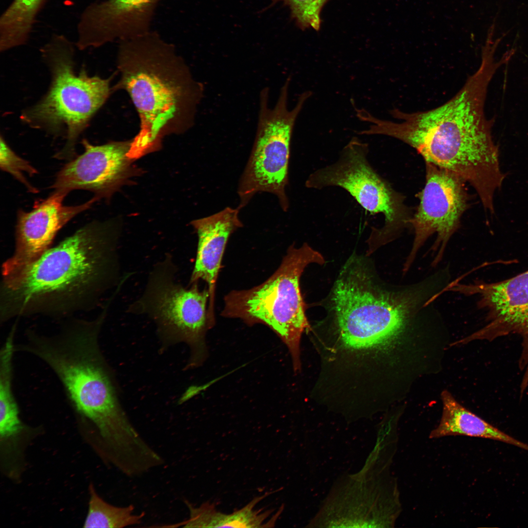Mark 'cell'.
I'll return each instance as SVG.
<instances>
[{
  "mask_svg": "<svg viewBox=\"0 0 528 528\" xmlns=\"http://www.w3.org/2000/svg\"><path fill=\"white\" fill-rule=\"evenodd\" d=\"M490 79L478 69L455 95L438 107L413 112L392 110L391 114L398 121L368 113L364 120L371 124L361 133L392 137L410 146L425 162L448 170L469 184L484 209L492 211L494 194L506 176L484 113Z\"/></svg>",
  "mask_w": 528,
  "mask_h": 528,
  "instance_id": "obj_1",
  "label": "cell"
},
{
  "mask_svg": "<svg viewBox=\"0 0 528 528\" xmlns=\"http://www.w3.org/2000/svg\"><path fill=\"white\" fill-rule=\"evenodd\" d=\"M114 230L93 221L18 273L2 278L0 322L44 316L65 319L96 307L116 279Z\"/></svg>",
  "mask_w": 528,
  "mask_h": 528,
  "instance_id": "obj_2",
  "label": "cell"
},
{
  "mask_svg": "<svg viewBox=\"0 0 528 528\" xmlns=\"http://www.w3.org/2000/svg\"><path fill=\"white\" fill-rule=\"evenodd\" d=\"M108 307L93 320L64 319L51 335L27 329L24 341L15 343L14 350L45 363L62 384L78 419L97 431L103 452L126 461L138 455L146 441L121 407L112 373L100 349L99 334Z\"/></svg>",
  "mask_w": 528,
  "mask_h": 528,
  "instance_id": "obj_3",
  "label": "cell"
},
{
  "mask_svg": "<svg viewBox=\"0 0 528 528\" xmlns=\"http://www.w3.org/2000/svg\"><path fill=\"white\" fill-rule=\"evenodd\" d=\"M119 42V79L112 90L128 93L140 120L139 131L131 142V159L157 146L164 135L191 128L204 88L175 47L156 33Z\"/></svg>",
  "mask_w": 528,
  "mask_h": 528,
  "instance_id": "obj_4",
  "label": "cell"
},
{
  "mask_svg": "<svg viewBox=\"0 0 528 528\" xmlns=\"http://www.w3.org/2000/svg\"><path fill=\"white\" fill-rule=\"evenodd\" d=\"M368 257L353 254L342 267L327 298L325 319L344 348L364 353L396 345L430 300L424 293L426 283L389 288Z\"/></svg>",
  "mask_w": 528,
  "mask_h": 528,
  "instance_id": "obj_5",
  "label": "cell"
},
{
  "mask_svg": "<svg viewBox=\"0 0 528 528\" xmlns=\"http://www.w3.org/2000/svg\"><path fill=\"white\" fill-rule=\"evenodd\" d=\"M41 52L51 73V84L43 98L21 117L32 128L54 135L66 134V144L54 157L70 160L75 156L78 137L112 91L110 78L90 76L84 67L76 74L74 48L63 35L54 36Z\"/></svg>",
  "mask_w": 528,
  "mask_h": 528,
  "instance_id": "obj_6",
  "label": "cell"
},
{
  "mask_svg": "<svg viewBox=\"0 0 528 528\" xmlns=\"http://www.w3.org/2000/svg\"><path fill=\"white\" fill-rule=\"evenodd\" d=\"M323 264V256L306 242L288 248L278 269L261 284L233 290L224 298L221 315L252 326L263 324L272 330L286 346L295 371L301 368L300 341L310 329L306 315L300 280L311 264Z\"/></svg>",
  "mask_w": 528,
  "mask_h": 528,
  "instance_id": "obj_7",
  "label": "cell"
},
{
  "mask_svg": "<svg viewBox=\"0 0 528 528\" xmlns=\"http://www.w3.org/2000/svg\"><path fill=\"white\" fill-rule=\"evenodd\" d=\"M291 77L282 86L274 106H269V89L260 93L257 130L250 155L240 179L238 194V208L244 207L257 193L276 196L284 211L289 202L286 193L288 184L290 144L296 119L304 104L312 95L311 91L300 94L295 106L288 107Z\"/></svg>",
  "mask_w": 528,
  "mask_h": 528,
  "instance_id": "obj_8",
  "label": "cell"
},
{
  "mask_svg": "<svg viewBox=\"0 0 528 528\" xmlns=\"http://www.w3.org/2000/svg\"><path fill=\"white\" fill-rule=\"evenodd\" d=\"M369 145L356 137L342 149L336 161L311 173L305 182L309 189L340 187L349 193L371 215L380 214L384 222L372 227L366 254L396 239L409 225L412 216L403 196L374 169L368 159Z\"/></svg>",
  "mask_w": 528,
  "mask_h": 528,
  "instance_id": "obj_9",
  "label": "cell"
},
{
  "mask_svg": "<svg viewBox=\"0 0 528 528\" xmlns=\"http://www.w3.org/2000/svg\"><path fill=\"white\" fill-rule=\"evenodd\" d=\"M176 269L168 255L154 266L144 293L129 311L146 314L156 323L161 338L170 343L183 342L191 348L189 365L197 367L207 357L205 337L212 328L208 317L209 293L198 282L184 287L175 280Z\"/></svg>",
  "mask_w": 528,
  "mask_h": 528,
  "instance_id": "obj_10",
  "label": "cell"
},
{
  "mask_svg": "<svg viewBox=\"0 0 528 528\" xmlns=\"http://www.w3.org/2000/svg\"><path fill=\"white\" fill-rule=\"evenodd\" d=\"M379 462L368 458L358 472L345 473L339 477L307 527H391L392 515Z\"/></svg>",
  "mask_w": 528,
  "mask_h": 528,
  "instance_id": "obj_11",
  "label": "cell"
},
{
  "mask_svg": "<svg viewBox=\"0 0 528 528\" xmlns=\"http://www.w3.org/2000/svg\"><path fill=\"white\" fill-rule=\"evenodd\" d=\"M425 183L419 194V203L409 225L413 229L412 247L404 264L406 273L428 239L437 235L432 246L436 255L432 264L441 260L447 244L459 227L462 216L468 206L466 183L455 174L425 162Z\"/></svg>",
  "mask_w": 528,
  "mask_h": 528,
  "instance_id": "obj_12",
  "label": "cell"
},
{
  "mask_svg": "<svg viewBox=\"0 0 528 528\" xmlns=\"http://www.w3.org/2000/svg\"><path fill=\"white\" fill-rule=\"evenodd\" d=\"M447 291L478 295V307L487 311V324L462 338V343L492 340L498 336L518 334L522 339L521 368L528 372V270L497 282L463 284L453 282Z\"/></svg>",
  "mask_w": 528,
  "mask_h": 528,
  "instance_id": "obj_13",
  "label": "cell"
},
{
  "mask_svg": "<svg viewBox=\"0 0 528 528\" xmlns=\"http://www.w3.org/2000/svg\"><path fill=\"white\" fill-rule=\"evenodd\" d=\"M67 194L54 191L45 199L36 201L31 211H18L15 249L2 264V278L18 273L39 258L50 248L60 229L90 208L97 199L94 197L83 204L66 206L63 201Z\"/></svg>",
  "mask_w": 528,
  "mask_h": 528,
  "instance_id": "obj_14",
  "label": "cell"
},
{
  "mask_svg": "<svg viewBox=\"0 0 528 528\" xmlns=\"http://www.w3.org/2000/svg\"><path fill=\"white\" fill-rule=\"evenodd\" d=\"M160 0H106L89 4L78 22L77 47H98L149 32Z\"/></svg>",
  "mask_w": 528,
  "mask_h": 528,
  "instance_id": "obj_15",
  "label": "cell"
},
{
  "mask_svg": "<svg viewBox=\"0 0 528 528\" xmlns=\"http://www.w3.org/2000/svg\"><path fill=\"white\" fill-rule=\"evenodd\" d=\"M131 141L94 145L86 139L84 153L70 160L57 173L51 188L68 194L74 190L106 194L125 170Z\"/></svg>",
  "mask_w": 528,
  "mask_h": 528,
  "instance_id": "obj_16",
  "label": "cell"
},
{
  "mask_svg": "<svg viewBox=\"0 0 528 528\" xmlns=\"http://www.w3.org/2000/svg\"><path fill=\"white\" fill-rule=\"evenodd\" d=\"M240 209L227 207L210 216L195 220L192 225L198 236L195 263L190 284L202 280L206 282L209 293L208 317L215 325L214 302L216 283L221 263L231 235L243 224L239 217Z\"/></svg>",
  "mask_w": 528,
  "mask_h": 528,
  "instance_id": "obj_17",
  "label": "cell"
},
{
  "mask_svg": "<svg viewBox=\"0 0 528 528\" xmlns=\"http://www.w3.org/2000/svg\"><path fill=\"white\" fill-rule=\"evenodd\" d=\"M442 412L438 426L430 439L465 436L491 439L528 451V444L515 439L472 413L460 404L447 390L442 392Z\"/></svg>",
  "mask_w": 528,
  "mask_h": 528,
  "instance_id": "obj_18",
  "label": "cell"
},
{
  "mask_svg": "<svg viewBox=\"0 0 528 528\" xmlns=\"http://www.w3.org/2000/svg\"><path fill=\"white\" fill-rule=\"evenodd\" d=\"M15 344V337L8 335L0 351V438L4 441L14 440L30 428L21 418L13 391Z\"/></svg>",
  "mask_w": 528,
  "mask_h": 528,
  "instance_id": "obj_19",
  "label": "cell"
},
{
  "mask_svg": "<svg viewBox=\"0 0 528 528\" xmlns=\"http://www.w3.org/2000/svg\"><path fill=\"white\" fill-rule=\"evenodd\" d=\"M272 492L254 498L242 509L231 514L217 511L215 505L206 502L199 506H194L188 501H185L189 511V517L180 523L184 528H269L264 523L273 510L264 512L254 510L256 504Z\"/></svg>",
  "mask_w": 528,
  "mask_h": 528,
  "instance_id": "obj_20",
  "label": "cell"
},
{
  "mask_svg": "<svg viewBox=\"0 0 528 528\" xmlns=\"http://www.w3.org/2000/svg\"><path fill=\"white\" fill-rule=\"evenodd\" d=\"M44 0H13L0 19V50L25 44Z\"/></svg>",
  "mask_w": 528,
  "mask_h": 528,
  "instance_id": "obj_21",
  "label": "cell"
},
{
  "mask_svg": "<svg viewBox=\"0 0 528 528\" xmlns=\"http://www.w3.org/2000/svg\"><path fill=\"white\" fill-rule=\"evenodd\" d=\"M89 500L84 528H122L140 524L145 513H134V507L112 505L101 498L92 484L89 486Z\"/></svg>",
  "mask_w": 528,
  "mask_h": 528,
  "instance_id": "obj_22",
  "label": "cell"
},
{
  "mask_svg": "<svg viewBox=\"0 0 528 528\" xmlns=\"http://www.w3.org/2000/svg\"><path fill=\"white\" fill-rule=\"evenodd\" d=\"M281 1L287 6L298 26L302 30L311 28L319 31L322 23L321 13L330 0H271Z\"/></svg>",
  "mask_w": 528,
  "mask_h": 528,
  "instance_id": "obj_23",
  "label": "cell"
},
{
  "mask_svg": "<svg viewBox=\"0 0 528 528\" xmlns=\"http://www.w3.org/2000/svg\"><path fill=\"white\" fill-rule=\"evenodd\" d=\"M0 169L11 174L22 184L28 192L35 194L38 193V190L28 181L24 174L26 173L32 176L38 174V171L28 161L18 155L9 146L2 135L0 136Z\"/></svg>",
  "mask_w": 528,
  "mask_h": 528,
  "instance_id": "obj_24",
  "label": "cell"
}]
</instances>
